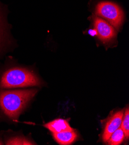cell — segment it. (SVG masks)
Here are the masks:
<instances>
[{"label": "cell", "mask_w": 129, "mask_h": 145, "mask_svg": "<svg viewBox=\"0 0 129 145\" xmlns=\"http://www.w3.org/2000/svg\"><path fill=\"white\" fill-rule=\"evenodd\" d=\"M38 92L37 89L0 91V109L10 119H17Z\"/></svg>", "instance_id": "1"}, {"label": "cell", "mask_w": 129, "mask_h": 145, "mask_svg": "<svg viewBox=\"0 0 129 145\" xmlns=\"http://www.w3.org/2000/svg\"><path fill=\"white\" fill-rule=\"evenodd\" d=\"M42 82L34 72L25 68L15 67L7 71L0 80V88L13 89L39 86Z\"/></svg>", "instance_id": "2"}, {"label": "cell", "mask_w": 129, "mask_h": 145, "mask_svg": "<svg viewBox=\"0 0 129 145\" xmlns=\"http://www.w3.org/2000/svg\"><path fill=\"white\" fill-rule=\"evenodd\" d=\"M95 12L98 16L108 20L117 30H119L123 23L124 12L116 3L110 1L100 2L96 6Z\"/></svg>", "instance_id": "3"}, {"label": "cell", "mask_w": 129, "mask_h": 145, "mask_svg": "<svg viewBox=\"0 0 129 145\" xmlns=\"http://www.w3.org/2000/svg\"><path fill=\"white\" fill-rule=\"evenodd\" d=\"M93 22L97 36L103 43H108L115 38L117 35L115 30L107 21L98 16L94 18Z\"/></svg>", "instance_id": "4"}, {"label": "cell", "mask_w": 129, "mask_h": 145, "mask_svg": "<svg viewBox=\"0 0 129 145\" xmlns=\"http://www.w3.org/2000/svg\"><path fill=\"white\" fill-rule=\"evenodd\" d=\"M123 117V110L115 113L107 121L102 136L103 140L107 142L112 133L120 127Z\"/></svg>", "instance_id": "5"}, {"label": "cell", "mask_w": 129, "mask_h": 145, "mask_svg": "<svg viewBox=\"0 0 129 145\" xmlns=\"http://www.w3.org/2000/svg\"><path fill=\"white\" fill-rule=\"evenodd\" d=\"M10 37L8 24L4 14L0 6V56L5 51L9 45Z\"/></svg>", "instance_id": "6"}, {"label": "cell", "mask_w": 129, "mask_h": 145, "mask_svg": "<svg viewBox=\"0 0 129 145\" xmlns=\"http://www.w3.org/2000/svg\"><path fill=\"white\" fill-rule=\"evenodd\" d=\"M44 126L48 129L53 134L67 131H71V130L74 129L70 126L67 120L62 119L54 120L44 124Z\"/></svg>", "instance_id": "7"}, {"label": "cell", "mask_w": 129, "mask_h": 145, "mask_svg": "<svg viewBox=\"0 0 129 145\" xmlns=\"http://www.w3.org/2000/svg\"><path fill=\"white\" fill-rule=\"evenodd\" d=\"M56 142L62 145H69L74 143L78 139V134L75 129L53 134Z\"/></svg>", "instance_id": "8"}, {"label": "cell", "mask_w": 129, "mask_h": 145, "mask_svg": "<svg viewBox=\"0 0 129 145\" xmlns=\"http://www.w3.org/2000/svg\"><path fill=\"white\" fill-rule=\"evenodd\" d=\"M125 136L122 129L119 127L115 131L107 141L110 145H119L124 140Z\"/></svg>", "instance_id": "9"}, {"label": "cell", "mask_w": 129, "mask_h": 145, "mask_svg": "<svg viewBox=\"0 0 129 145\" xmlns=\"http://www.w3.org/2000/svg\"><path fill=\"white\" fill-rule=\"evenodd\" d=\"M6 144L8 145H32L35 144L32 141L27 138L21 137H16L9 138Z\"/></svg>", "instance_id": "10"}, {"label": "cell", "mask_w": 129, "mask_h": 145, "mask_svg": "<svg viewBox=\"0 0 129 145\" xmlns=\"http://www.w3.org/2000/svg\"><path fill=\"white\" fill-rule=\"evenodd\" d=\"M129 109L127 108L125 110L124 114H123V117L122 121L120 125V128L122 129L123 131L124 134L125 138L128 139L129 138Z\"/></svg>", "instance_id": "11"}, {"label": "cell", "mask_w": 129, "mask_h": 145, "mask_svg": "<svg viewBox=\"0 0 129 145\" xmlns=\"http://www.w3.org/2000/svg\"><path fill=\"white\" fill-rule=\"evenodd\" d=\"M88 34L90 35L92 37H94L96 35H97V31L95 30V29H92V30H90L88 31Z\"/></svg>", "instance_id": "12"}]
</instances>
